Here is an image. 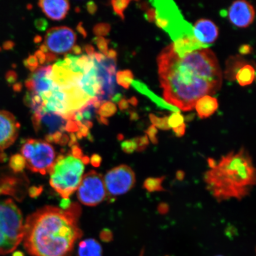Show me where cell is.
I'll return each instance as SVG.
<instances>
[{
    "label": "cell",
    "instance_id": "cell-1",
    "mask_svg": "<svg viewBox=\"0 0 256 256\" xmlns=\"http://www.w3.org/2000/svg\"><path fill=\"white\" fill-rule=\"evenodd\" d=\"M158 64L163 96L179 110H193L199 99L222 88V70L215 54L208 48L180 58L171 44L160 53Z\"/></svg>",
    "mask_w": 256,
    "mask_h": 256
},
{
    "label": "cell",
    "instance_id": "cell-2",
    "mask_svg": "<svg viewBox=\"0 0 256 256\" xmlns=\"http://www.w3.org/2000/svg\"><path fill=\"white\" fill-rule=\"evenodd\" d=\"M80 214L78 204L65 210L48 206L31 214L24 223L25 249L32 256H72L82 235Z\"/></svg>",
    "mask_w": 256,
    "mask_h": 256
},
{
    "label": "cell",
    "instance_id": "cell-3",
    "mask_svg": "<svg viewBox=\"0 0 256 256\" xmlns=\"http://www.w3.org/2000/svg\"><path fill=\"white\" fill-rule=\"evenodd\" d=\"M204 181L218 202L247 197L256 183V168L247 149L241 147L223 156L204 172Z\"/></svg>",
    "mask_w": 256,
    "mask_h": 256
},
{
    "label": "cell",
    "instance_id": "cell-4",
    "mask_svg": "<svg viewBox=\"0 0 256 256\" xmlns=\"http://www.w3.org/2000/svg\"><path fill=\"white\" fill-rule=\"evenodd\" d=\"M72 152L60 156L50 172V183L62 199H69L78 190L84 174L85 165L90 158L84 156L81 149L75 144Z\"/></svg>",
    "mask_w": 256,
    "mask_h": 256
},
{
    "label": "cell",
    "instance_id": "cell-5",
    "mask_svg": "<svg viewBox=\"0 0 256 256\" xmlns=\"http://www.w3.org/2000/svg\"><path fill=\"white\" fill-rule=\"evenodd\" d=\"M24 234L20 209L10 199L0 200V255L14 252L23 241Z\"/></svg>",
    "mask_w": 256,
    "mask_h": 256
},
{
    "label": "cell",
    "instance_id": "cell-6",
    "mask_svg": "<svg viewBox=\"0 0 256 256\" xmlns=\"http://www.w3.org/2000/svg\"><path fill=\"white\" fill-rule=\"evenodd\" d=\"M150 2L155 8L156 25L167 32L172 40L193 36V27L185 20L174 1L156 0Z\"/></svg>",
    "mask_w": 256,
    "mask_h": 256
},
{
    "label": "cell",
    "instance_id": "cell-7",
    "mask_svg": "<svg viewBox=\"0 0 256 256\" xmlns=\"http://www.w3.org/2000/svg\"><path fill=\"white\" fill-rule=\"evenodd\" d=\"M26 167L30 171L46 175L56 162V153L50 143L40 140L28 139L21 148Z\"/></svg>",
    "mask_w": 256,
    "mask_h": 256
},
{
    "label": "cell",
    "instance_id": "cell-8",
    "mask_svg": "<svg viewBox=\"0 0 256 256\" xmlns=\"http://www.w3.org/2000/svg\"><path fill=\"white\" fill-rule=\"evenodd\" d=\"M106 196L103 176L94 170L83 176L78 188L80 202L86 206H94L102 203Z\"/></svg>",
    "mask_w": 256,
    "mask_h": 256
},
{
    "label": "cell",
    "instance_id": "cell-9",
    "mask_svg": "<svg viewBox=\"0 0 256 256\" xmlns=\"http://www.w3.org/2000/svg\"><path fill=\"white\" fill-rule=\"evenodd\" d=\"M104 182L107 194L111 197L120 196L126 194L134 187L136 176L130 166L120 165L107 172Z\"/></svg>",
    "mask_w": 256,
    "mask_h": 256
},
{
    "label": "cell",
    "instance_id": "cell-10",
    "mask_svg": "<svg viewBox=\"0 0 256 256\" xmlns=\"http://www.w3.org/2000/svg\"><path fill=\"white\" fill-rule=\"evenodd\" d=\"M76 40V35L71 28L54 27L47 31L44 44L51 53L63 54L72 50Z\"/></svg>",
    "mask_w": 256,
    "mask_h": 256
},
{
    "label": "cell",
    "instance_id": "cell-11",
    "mask_svg": "<svg viewBox=\"0 0 256 256\" xmlns=\"http://www.w3.org/2000/svg\"><path fill=\"white\" fill-rule=\"evenodd\" d=\"M34 130L43 134L44 137L52 136L58 132L64 133L67 120L62 115L49 112L43 114H33L32 118Z\"/></svg>",
    "mask_w": 256,
    "mask_h": 256
},
{
    "label": "cell",
    "instance_id": "cell-12",
    "mask_svg": "<svg viewBox=\"0 0 256 256\" xmlns=\"http://www.w3.org/2000/svg\"><path fill=\"white\" fill-rule=\"evenodd\" d=\"M20 124L10 112L0 110V152L10 146L18 136Z\"/></svg>",
    "mask_w": 256,
    "mask_h": 256
},
{
    "label": "cell",
    "instance_id": "cell-13",
    "mask_svg": "<svg viewBox=\"0 0 256 256\" xmlns=\"http://www.w3.org/2000/svg\"><path fill=\"white\" fill-rule=\"evenodd\" d=\"M254 8L250 3L244 0H238L232 2L228 12V20L240 28L249 26L254 21Z\"/></svg>",
    "mask_w": 256,
    "mask_h": 256
},
{
    "label": "cell",
    "instance_id": "cell-14",
    "mask_svg": "<svg viewBox=\"0 0 256 256\" xmlns=\"http://www.w3.org/2000/svg\"><path fill=\"white\" fill-rule=\"evenodd\" d=\"M193 33L194 38L200 43L210 46L217 40L219 30L213 22L201 18L195 23Z\"/></svg>",
    "mask_w": 256,
    "mask_h": 256
},
{
    "label": "cell",
    "instance_id": "cell-15",
    "mask_svg": "<svg viewBox=\"0 0 256 256\" xmlns=\"http://www.w3.org/2000/svg\"><path fill=\"white\" fill-rule=\"evenodd\" d=\"M38 4L48 18L56 21L63 20L70 8L69 2L63 0H42Z\"/></svg>",
    "mask_w": 256,
    "mask_h": 256
},
{
    "label": "cell",
    "instance_id": "cell-16",
    "mask_svg": "<svg viewBox=\"0 0 256 256\" xmlns=\"http://www.w3.org/2000/svg\"><path fill=\"white\" fill-rule=\"evenodd\" d=\"M172 44L174 52L180 58L193 51L206 49L210 46L200 43L194 35L176 40Z\"/></svg>",
    "mask_w": 256,
    "mask_h": 256
},
{
    "label": "cell",
    "instance_id": "cell-17",
    "mask_svg": "<svg viewBox=\"0 0 256 256\" xmlns=\"http://www.w3.org/2000/svg\"><path fill=\"white\" fill-rule=\"evenodd\" d=\"M132 87L136 90L137 92H140L144 96L148 97L150 100L152 101L160 108L163 110H168L174 112H178L180 113V110L178 108L174 106L167 103L162 98L158 97V95L154 94L147 87L146 85L144 82L139 81V80H135L131 83Z\"/></svg>",
    "mask_w": 256,
    "mask_h": 256
},
{
    "label": "cell",
    "instance_id": "cell-18",
    "mask_svg": "<svg viewBox=\"0 0 256 256\" xmlns=\"http://www.w3.org/2000/svg\"><path fill=\"white\" fill-rule=\"evenodd\" d=\"M218 108L217 99L210 96L200 98L195 104L198 116L200 119H206L212 115Z\"/></svg>",
    "mask_w": 256,
    "mask_h": 256
},
{
    "label": "cell",
    "instance_id": "cell-19",
    "mask_svg": "<svg viewBox=\"0 0 256 256\" xmlns=\"http://www.w3.org/2000/svg\"><path fill=\"white\" fill-rule=\"evenodd\" d=\"M102 248L97 240L88 238L80 242L78 256H102Z\"/></svg>",
    "mask_w": 256,
    "mask_h": 256
},
{
    "label": "cell",
    "instance_id": "cell-20",
    "mask_svg": "<svg viewBox=\"0 0 256 256\" xmlns=\"http://www.w3.org/2000/svg\"><path fill=\"white\" fill-rule=\"evenodd\" d=\"M248 64L247 60L240 56L229 58L226 63V69L224 73L226 78L230 81H234L239 70Z\"/></svg>",
    "mask_w": 256,
    "mask_h": 256
},
{
    "label": "cell",
    "instance_id": "cell-21",
    "mask_svg": "<svg viewBox=\"0 0 256 256\" xmlns=\"http://www.w3.org/2000/svg\"><path fill=\"white\" fill-rule=\"evenodd\" d=\"M255 70L251 64H246L239 70L236 76V80L241 86H248L254 82L255 79Z\"/></svg>",
    "mask_w": 256,
    "mask_h": 256
},
{
    "label": "cell",
    "instance_id": "cell-22",
    "mask_svg": "<svg viewBox=\"0 0 256 256\" xmlns=\"http://www.w3.org/2000/svg\"><path fill=\"white\" fill-rule=\"evenodd\" d=\"M166 176L160 178H148L146 179L143 184V188L150 193L152 192H165L166 190L162 186Z\"/></svg>",
    "mask_w": 256,
    "mask_h": 256
},
{
    "label": "cell",
    "instance_id": "cell-23",
    "mask_svg": "<svg viewBox=\"0 0 256 256\" xmlns=\"http://www.w3.org/2000/svg\"><path fill=\"white\" fill-rule=\"evenodd\" d=\"M116 78L118 84L128 90L130 88L131 83L133 82V73L130 70L120 71L116 73Z\"/></svg>",
    "mask_w": 256,
    "mask_h": 256
},
{
    "label": "cell",
    "instance_id": "cell-24",
    "mask_svg": "<svg viewBox=\"0 0 256 256\" xmlns=\"http://www.w3.org/2000/svg\"><path fill=\"white\" fill-rule=\"evenodd\" d=\"M116 111L117 108L113 102H105L98 110H96V113L100 117L106 118L113 116Z\"/></svg>",
    "mask_w": 256,
    "mask_h": 256
},
{
    "label": "cell",
    "instance_id": "cell-25",
    "mask_svg": "<svg viewBox=\"0 0 256 256\" xmlns=\"http://www.w3.org/2000/svg\"><path fill=\"white\" fill-rule=\"evenodd\" d=\"M10 168L16 174L24 171L26 167V162L21 154H15L11 156L9 162Z\"/></svg>",
    "mask_w": 256,
    "mask_h": 256
},
{
    "label": "cell",
    "instance_id": "cell-26",
    "mask_svg": "<svg viewBox=\"0 0 256 256\" xmlns=\"http://www.w3.org/2000/svg\"><path fill=\"white\" fill-rule=\"evenodd\" d=\"M18 180L10 178L3 181L0 185V194H14L17 190Z\"/></svg>",
    "mask_w": 256,
    "mask_h": 256
},
{
    "label": "cell",
    "instance_id": "cell-27",
    "mask_svg": "<svg viewBox=\"0 0 256 256\" xmlns=\"http://www.w3.org/2000/svg\"><path fill=\"white\" fill-rule=\"evenodd\" d=\"M130 1V0H114L111 2V4L112 8H113L114 10L119 17L124 20V11L129 6Z\"/></svg>",
    "mask_w": 256,
    "mask_h": 256
},
{
    "label": "cell",
    "instance_id": "cell-28",
    "mask_svg": "<svg viewBox=\"0 0 256 256\" xmlns=\"http://www.w3.org/2000/svg\"><path fill=\"white\" fill-rule=\"evenodd\" d=\"M149 118L152 126L158 128V129L163 130H168L170 129L168 124V117L158 118L151 114H150Z\"/></svg>",
    "mask_w": 256,
    "mask_h": 256
},
{
    "label": "cell",
    "instance_id": "cell-29",
    "mask_svg": "<svg viewBox=\"0 0 256 256\" xmlns=\"http://www.w3.org/2000/svg\"><path fill=\"white\" fill-rule=\"evenodd\" d=\"M184 118L183 115L178 112H174L168 117V126L174 129V128H177L184 124Z\"/></svg>",
    "mask_w": 256,
    "mask_h": 256
},
{
    "label": "cell",
    "instance_id": "cell-30",
    "mask_svg": "<svg viewBox=\"0 0 256 256\" xmlns=\"http://www.w3.org/2000/svg\"><path fill=\"white\" fill-rule=\"evenodd\" d=\"M111 30L110 25L108 24L101 23L96 24L92 30L94 34L97 36H104L110 34Z\"/></svg>",
    "mask_w": 256,
    "mask_h": 256
},
{
    "label": "cell",
    "instance_id": "cell-31",
    "mask_svg": "<svg viewBox=\"0 0 256 256\" xmlns=\"http://www.w3.org/2000/svg\"><path fill=\"white\" fill-rule=\"evenodd\" d=\"M94 44L97 46L98 49L100 52L104 56H107L108 52V44L110 40L105 39L104 37L97 36L92 40Z\"/></svg>",
    "mask_w": 256,
    "mask_h": 256
},
{
    "label": "cell",
    "instance_id": "cell-32",
    "mask_svg": "<svg viewBox=\"0 0 256 256\" xmlns=\"http://www.w3.org/2000/svg\"><path fill=\"white\" fill-rule=\"evenodd\" d=\"M121 148L124 152L127 154H132L136 152L137 143L136 138L124 140L121 144Z\"/></svg>",
    "mask_w": 256,
    "mask_h": 256
},
{
    "label": "cell",
    "instance_id": "cell-33",
    "mask_svg": "<svg viewBox=\"0 0 256 256\" xmlns=\"http://www.w3.org/2000/svg\"><path fill=\"white\" fill-rule=\"evenodd\" d=\"M24 66L26 67L32 72L36 71L38 66H39V62H38L36 58L34 56H28V59L24 60Z\"/></svg>",
    "mask_w": 256,
    "mask_h": 256
},
{
    "label": "cell",
    "instance_id": "cell-34",
    "mask_svg": "<svg viewBox=\"0 0 256 256\" xmlns=\"http://www.w3.org/2000/svg\"><path fill=\"white\" fill-rule=\"evenodd\" d=\"M145 132L146 136L148 138L149 140L154 145H156L158 143V129L154 126H151L148 127Z\"/></svg>",
    "mask_w": 256,
    "mask_h": 256
},
{
    "label": "cell",
    "instance_id": "cell-35",
    "mask_svg": "<svg viewBox=\"0 0 256 256\" xmlns=\"http://www.w3.org/2000/svg\"><path fill=\"white\" fill-rule=\"evenodd\" d=\"M136 138L137 143L136 152H142L145 151L150 144L148 138L145 135L142 136L136 137Z\"/></svg>",
    "mask_w": 256,
    "mask_h": 256
},
{
    "label": "cell",
    "instance_id": "cell-36",
    "mask_svg": "<svg viewBox=\"0 0 256 256\" xmlns=\"http://www.w3.org/2000/svg\"><path fill=\"white\" fill-rule=\"evenodd\" d=\"M34 25L38 30L44 32L48 28V22L44 18H37L34 22Z\"/></svg>",
    "mask_w": 256,
    "mask_h": 256
},
{
    "label": "cell",
    "instance_id": "cell-37",
    "mask_svg": "<svg viewBox=\"0 0 256 256\" xmlns=\"http://www.w3.org/2000/svg\"><path fill=\"white\" fill-rule=\"evenodd\" d=\"M144 18L149 22H154L156 20V12L155 8H148L146 10Z\"/></svg>",
    "mask_w": 256,
    "mask_h": 256
},
{
    "label": "cell",
    "instance_id": "cell-38",
    "mask_svg": "<svg viewBox=\"0 0 256 256\" xmlns=\"http://www.w3.org/2000/svg\"><path fill=\"white\" fill-rule=\"evenodd\" d=\"M100 238L102 241L104 242H110L113 239V234L112 232L108 229H104L100 232Z\"/></svg>",
    "mask_w": 256,
    "mask_h": 256
},
{
    "label": "cell",
    "instance_id": "cell-39",
    "mask_svg": "<svg viewBox=\"0 0 256 256\" xmlns=\"http://www.w3.org/2000/svg\"><path fill=\"white\" fill-rule=\"evenodd\" d=\"M186 124L184 122L182 124L181 126L174 128L172 130H174V132L175 134V136L178 138H181L183 136L186 132Z\"/></svg>",
    "mask_w": 256,
    "mask_h": 256
},
{
    "label": "cell",
    "instance_id": "cell-40",
    "mask_svg": "<svg viewBox=\"0 0 256 256\" xmlns=\"http://www.w3.org/2000/svg\"><path fill=\"white\" fill-rule=\"evenodd\" d=\"M238 50L242 55H248L252 53V48L249 44H242L239 48Z\"/></svg>",
    "mask_w": 256,
    "mask_h": 256
},
{
    "label": "cell",
    "instance_id": "cell-41",
    "mask_svg": "<svg viewBox=\"0 0 256 256\" xmlns=\"http://www.w3.org/2000/svg\"><path fill=\"white\" fill-rule=\"evenodd\" d=\"M34 56L36 58L40 65H43L46 62V54H44L40 50H38L34 52Z\"/></svg>",
    "mask_w": 256,
    "mask_h": 256
},
{
    "label": "cell",
    "instance_id": "cell-42",
    "mask_svg": "<svg viewBox=\"0 0 256 256\" xmlns=\"http://www.w3.org/2000/svg\"><path fill=\"white\" fill-rule=\"evenodd\" d=\"M87 10L90 14L94 15L98 11V6L94 2H89L86 4Z\"/></svg>",
    "mask_w": 256,
    "mask_h": 256
},
{
    "label": "cell",
    "instance_id": "cell-43",
    "mask_svg": "<svg viewBox=\"0 0 256 256\" xmlns=\"http://www.w3.org/2000/svg\"><path fill=\"white\" fill-rule=\"evenodd\" d=\"M90 162H91V164L94 167H98V166H100L102 162L101 156L98 154L92 155L91 158L90 159Z\"/></svg>",
    "mask_w": 256,
    "mask_h": 256
},
{
    "label": "cell",
    "instance_id": "cell-44",
    "mask_svg": "<svg viewBox=\"0 0 256 256\" xmlns=\"http://www.w3.org/2000/svg\"><path fill=\"white\" fill-rule=\"evenodd\" d=\"M42 192V188L34 186L30 188V190H28V194H30L31 197L35 198L40 194Z\"/></svg>",
    "mask_w": 256,
    "mask_h": 256
},
{
    "label": "cell",
    "instance_id": "cell-45",
    "mask_svg": "<svg viewBox=\"0 0 256 256\" xmlns=\"http://www.w3.org/2000/svg\"><path fill=\"white\" fill-rule=\"evenodd\" d=\"M158 212L162 215L167 214L169 210L168 204L166 203H162L158 204Z\"/></svg>",
    "mask_w": 256,
    "mask_h": 256
},
{
    "label": "cell",
    "instance_id": "cell-46",
    "mask_svg": "<svg viewBox=\"0 0 256 256\" xmlns=\"http://www.w3.org/2000/svg\"><path fill=\"white\" fill-rule=\"evenodd\" d=\"M18 76L14 72H9L6 75V78L10 83H14L17 80Z\"/></svg>",
    "mask_w": 256,
    "mask_h": 256
},
{
    "label": "cell",
    "instance_id": "cell-47",
    "mask_svg": "<svg viewBox=\"0 0 256 256\" xmlns=\"http://www.w3.org/2000/svg\"><path fill=\"white\" fill-rule=\"evenodd\" d=\"M76 30L80 34H81L83 38H86L88 36V32L86 30L84 27H83L82 22H80L78 26H76Z\"/></svg>",
    "mask_w": 256,
    "mask_h": 256
},
{
    "label": "cell",
    "instance_id": "cell-48",
    "mask_svg": "<svg viewBox=\"0 0 256 256\" xmlns=\"http://www.w3.org/2000/svg\"><path fill=\"white\" fill-rule=\"evenodd\" d=\"M71 204L72 202L70 199H62L60 203V209L63 210L68 209V208L71 206Z\"/></svg>",
    "mask_w": 256,
    "mask_h": 256
},
{
    "label": "cell",
    "instance_id": "cell-49",
    "mask_svg": "<svg viewBox=\"0 0 256 256\" xmlns=\"http://www.w3.org/2000/svg\"><path fill=\"white\" fill-rule=\"evenodd\" d=\"M118 106H119V108L120 110H128L129 108V103L126 98H122V100L118 103Z\"/></svg>",
    "mask_w": 256,
    "mask_h": 256
},
{
    "label": "cell",
    "instance_id": "cell-50",
    "mask_svg": "<svg viewBox=\"0 0 256 256\" xmlns=\"http://www.w3.org/2000/svg\"><path fill=\"white\" fill-rule=\"evenodd\" d=\"M84 50L87 53V55L89 56H94L96 52L94 48L92 46V44H86V46H84Z\"/></svg>",
    "mask_w": 256,
    "mask_h": 256
},
{
    "label": "cell",
    "instance_id": "cell-51",
    "mask_svg": "<svg viewBox=\"0 0 256 256\" xmlns=\"http://www.w3.org/2000/svg\"><path fill=\"white\" fill-rule=\"evenodd\" d=\"M46 62L47 63H50L55 62L57 59L56 54L48 52L46 55Z\"/></svg>",
    "mask_w": 256,
    "mask_h": 256
},
{
    "label": "cell",
    "instance_id": "cell-52",
    "mask_svg": "<svg viewBox=\"0 0 256 256\" xmlns=\"http://www.w3.org/2000/svg\"><path fill=\"white\" fill-rule=\"evenodd\" d=\"M122 99V94H120V92H118V94H115L112 96L111 100L114 102V103H119Z\"/></svg>",
    "mask_w": 256,
    "mask_h": 256
},
{
    "label": "cell",
    "instance_id": "cell-53",
    "mask_svg": "<svg viewBox=\"0 0 256 256\" xmlns=\"http://www.w3.org/2000/svg\"><path fill=\"white\" fill-rule=\"evenodd\" d=\"M117 56L118 54L116 50L113 49L108 50L107 56L108 58L116 60Z\"/></svg>",
    "mask_w": 256,
    "mask_h": 256
},
{
    "label": "cell",
    "instance_id": "cell-54",
    "mask_svg": "<svg viewBox=\"0 0 256 256\" xmlns=\"http://www.w3.org/2000/svg\"><path fill=\"white\" fill-rule=\"evenodd\" d=\"M71 52L76 55H80L82 54V48L78 46H74L72 47Z\"/></svg>",
    "mask_w": 256,
    "mask_h": 256
},
{
    "label": "cell",
    "instance_id": "cell-55",
    "mask_svg": "<svg viewBox=\"0 0 256 256\" xmlns=\"http://www.w3.org/2000/svg\"><path fill=\"white\" fill-rule=\"evenodd\" d=\"M176 178H177L178 180L182 181L183 180L184 178L185 172L182 170H178L176 172Z\"/></svg>",
    "mask_w": 256,
    "mask_h": 256
},
{
    "label": "cell",
    "instance_id": "cell-56",
    "mask_svg": "<svg viewBox=\"0 0 256 256\" xmlns=\"http://www.w3.org/2000/svg\"><path fill=\"white\" fill-rule=\"evenodd\" d=\"M128 103L129 104H132L134 106H136L138 104V99L136 97H132L130 99H128Z\"/></svg>",
    "mask_w": 256,
    "mask_h": 256
},
{
    "label": "cell",
    "instance_id": "cell-57",
    "mask_svg": "<svg viewBox=\"0 0 256 256\" xmlns=\"http://www.w3.org/2000/svg\"><path fill=\"white\" fill-rule=\"evenodd\" d=\"M96 118H97V120L98 121L99 123L106 124V126H108V120L106 119V118L100 116H97Z\"/></svg>",
    "mask_w": 256,
    "mask_h": 256
},
{
    "label": "cell",
    "instance_id": "cell-58",
    "mask_svg": "<svg viewBox=\"0 0 256 256\" xmlns=\"http://www.w3.org/2000/svg\"><path fill=\"white\" fill-rule=\"evenodd\" d=\"M22 88H23V85H22L21 82L16 83L14 86V88L16 92H20Z\"/></svg>",
    "mask_w": 256,
    "mask_h": 256
},
{
    "label": "cell",
    "instance_id": "cell-59",
    "mask_svg": "<svg viewBox=\"0 0 256 256\" xmlns=\"http://www.w3.org/2000/svg\"><path fill=\"white\" fill-rule=\"evenodd\" d=\"M40 50L42 51L44 54H47L49 52V50H48V48L44 44H41L40 46Z\"/></svg>",
    "mask_w": 256,
    "mask_h": 256
},
{
    "label": "cell",
    "instance_id": "cell-60",
    "mask_svg": "<svg viewBox=\"0 0 256 256\" xmlns=\"http://www.w3.org/2000/svg\"><path fill=\"white\" fill-rule=\"evenodd\" d=\"M34 41L35 44H40L42 41V37L40 36V35H36V36L34 38Z\"/></svg>",
    "mask_w": 256,
    "mask_h": 256
},
{
    "label": "cell",
    "instance_id": "cell-61",
    "mask_svg": "<svg viewBox=\"0 0 256 256\" xmlns=\"http://www.w3.org/2000/svg\"><path fill=\"white\" fill-rule=\"evenodd\" d=\"M130 120H138V115L136 112H131Z\"/></svg>",
    "mask_w": 256,
    "mask_h": 256
},
{
    "label": "cell",
    "instance_id": "cell-62",
    "mask_svg": "<svg viewBox=\"0 0 256 256\" xmlns=\"http://www.w3.org/2000/svg\"><path fill=\"white\" fill-rule=\"evenodd\" d=\"M6 49H10V48L14 46V43L12 42H6L4 46Z\"/></svg>",
    "mask_w": 256,
    "mask_h": 256
},
{
    "label": "cell",
    "instance_id": "cell-63",
    "mask_svg": "<svg viewBox=\"0 0 256 256\" xmlns=\"http://www.w3.org/2000/svg\"><path fill=\"white\" fill-rule=\"evenodd\" d=\"M12 256H24V255L23 252L20 251H16L14 252Z\"/></svg>",
    "mask_w": 256,
    "mask_h": 256
},
{
    "label": "cell",
    "instance_id": "cell-64",
    "mask_svg": "<svg viewBox=\"0 0 256 256\" xmlns=\"http://www.w3.org/2000/svg\"></svg>",
    "mask_w": 256,
    "mask_h": 256
}]
</instances>
